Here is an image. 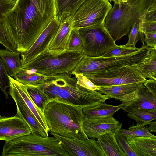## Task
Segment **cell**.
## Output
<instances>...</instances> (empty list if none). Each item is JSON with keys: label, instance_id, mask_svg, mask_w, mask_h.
<instances>
[{"label": "cell", "instance_id": "obj_6", "mask_svg": "<svg viewBox=\"0 0 156 156\" xmlns=\"http://www.w3.org/2000/svg\"><path fill=\"white\" fill-rule=\"evenodd\" d=\"M2 156H69L54 137H43L34 133L5 142Z\"/></svg>", "mask_w": 156, "mask_h": 156}, {"label": "cell", "instance_id": "obj_14", "mask_svg": "<svg viewBox=\"0 0 156 156\" xmlns=\"http://www.w3.org/2000/svg\"><path fill=\"white\" fill-rule=\"evenodd\" d=\"M9 81V93L14 100L16 106L17 112L16 115L23 119L28 124L32 133L42 136H48L26 105L12 82L10 79Z\"/></svg>", "mask_w": 156, "mask_h": 156}, {"label": "cell", "instance_id": "obj_5", "mask_svg": "<svg viewBox=\"0 0 156 156\" xmlns=\"http://www.w3.org/2000/svg\"><path fill=\"white\" fill-rule=\"evenodd\" d=\"M155 0H127L119 6L114 4L107 14L104 26L113 39L120 40L128 34L136 23L144 21L147 12Z\"/></svg>", "mask_w": 156, "mask_h": 156}, {"label": "cell", "instance_id": "obj_19", "mask_svg": "<svg viewBox=\"0 0 156 156\" xmlns=\"http://www.w3.org/2000/svg\"><path fill=\"white\" fill-rule=\"evenodd\" d=\"M72 29V17L67 18L61 21L56 35L50 43L49 49L62 51L67 49L68 40Z\"/></svg>", "mask_w": 156, "mask_h": 156}, {"label": "cell", "instance_id": "obj_30", "mask_svg": "<svg viewBox=\"0 0 156 156\" xmlns=\"http://www.w3.org/2000/svg\"><path fill=\"white\" fill-rule=\"evenodd\" d=\"M119 131L125 137L129 136H148L156 138L155 136L150 132L148 127L138 124L135 125L130 126L128 130H126L121 128Z\"/></svg>", "mask_w": 156, "mask_h": 156}, {"label": "cell", "instance_id": "obj_44", "mask_svg": "<svg viewBox=\"0 0 156 156\" xmlns=\"http://www.w3.org/2000/svg\"><path fill=\"white\" fill-rule=\"evenodd\" d=\"M14 0L15 1H16V0Z\"/></svg>", "mask_w": 156, "mask_h": 156}, {"label": "cell", "instance_id": "obj_10", "mask_svg": "<svg viewBox=\"0 0 156 156\" xmlns=\"http://www.w3.org/2000/svg\"><path fill=\"white\" fill-rule=\"evenodd\" d=\"M50 134L61 143L69 156H105L94 139L71 138L53 133Z\"/></svg>", "mask_w": 156, "mask_h": 156}, {"label": "cell", "instance_id": "obj_33", "mask_svg": "<svg viewBox=\"0 0 156 156\" xmlns=\"http://www.w3.org/2000/svg\"><path fill=\"white\" fill-rule=\"evenodd\" d=\"M115 136L119 147L126 156H137L128 143L126 137L119 130L115 133Z\"/></svg>", "mask_w": 156, "mask_h": 156}, {"label": "cell", "instance_id": "obj_2", "mask_svg": "<svg viewBox=\"0 0 156 156\" xmlns=\"http://www.w3.org/2000/svg\"><path fill=\"white\" fill-rule=\"evenodd\" d=\"M71 73L48 76L42 83L35 85L41 90L48 100L57 99L80 105L83 108L96 106L111 98L98 90H93L77 83Z\"/></svg>", "mask_w": 156, "mask_h": 156}, {"label": "cell", "instance_id": "obj_12", "mask_svg": "<svg viewBox=\"0 0 156 156\" xmlns=\"http://www.w3.org/2000/svg\"><path fill=\"white\" fill-rule=\"evenodd\" d=\"M122 126V123L111 116L96 119L84 117L83 127L88 138L94 139L108 133H115Z\"/></svg>", "mask_w": 156, "mask_h": 156}, {"label": "cell", "instance_id": "obj_27", "mask_svg": "<svg viewBox=\"0 0 156 156\" xmlns=\"http://www.w3.org/2000/svg\"><path fill=\"white\" fill-rule=\"evenodd\" d=\"M33 69L22 68L13 77L16 80L24 85H36L43 83L47 78Z\"/></svg>", "mask_w": 156, "mask_h": 156}, {"label": "cell", "instance_id": "obj_25", "mask_svg": "<svg viewBox=\"0 0 156 156\" xmlns=\"http://www.w3.org/2000/svg\"><path fill=\"white\" fill-rule=\"evenodd\" d=\"M86 0H55L56 19L60 22L72 17L80 6Z\"/></svg>", "mask_w": 156, "mask_h": 156}, {"label": "cell", "instance_id": "obj_1", "mask_svg": "<svg viewBox=\"0 0 156 156\" xmlns=\"http://www.w3.org/2000/svg\"><path fill=\"white\" fill-rule=\"evenodd\" d=\"M56 15L55 0H16L4 15L3 24L21 53L28 50Z\"/></svg>", "mask_w": 156, "mask_h": 156}, {"label": "cell", "instance_id": "obj_3", "mask_svg": "<svg viewBox=\"0 0 156 156\" xmlns=\"http://www.w3.org/2000/svg\"><path fill=\"white\" fill-rule=\"evenodd\" d=\"M83 108L63 100H48L43 113L50 133L71 138H88L83 127Z\"/></svg>", "mask_w": 156, "mask_h": 156}, {"label": "cell", "instance_id": "obj_11", "mask_svg": "<svg viewBox=\"0 0 156 156\" xmlns=\"http://www.w3.org/2000/svg\"><path fill=\"white\" fill-rule=\"evenodd\" d=\"M60 23L56 18L52 20L43 31L31 47L20 54L22 64L27 63L49 49L50 43L54 38Z\"/></svg>", "mask_w": 156, "mask_h": 156}, {"label": "cell", "instance_id": "obj_26", "mask_svg": "<svg viewBox=\"0 0 156 156\" xmlns=\"http://www.w3.org/2000/svg\"><path fill=\"white\" fill-rule=\"evenodd\" d=\"M136 68L146 78L156 80V48H151L148 55L136 66Z\"/></svg>", "mask_w": 156, "mask_h": 156}, {"label": "cell", "instance_id": "obj_8", "mask_svg": "<svg viewBox=\"0 0 156 156\" xmlns=\"http://www.w3.org/2000/svg\"><path fill=\"white\" fill-rule=\"evenodd\" d=\"M78 31L83 43L84 56H102L109 49L116 45L104 23L80 28Z\"/></svg>", "mask_w": 156, "mask_h": 156}, {"label": "cell", "instance_id": "obj_31", "mask_svg": "<svg viewBox=\"0 0 156 156\" xmlns=\"http://www.w3.org/2000/svg\"><path fill=\"white\" fill-rule=\"evenodd\" d=\"M139 48L135 47L117 45L109 49L102 56L103 57H117L123 55L135 52Z\"/></svg>", "mask_w": 156, "mask_h": 156}, {"label": "cell", "instance_id": "obj_29", "mask_svg": "<svg viewBox=\"0 0 156 156\" xmlns=\"http://www.w3.org/2000/svg\"><path fill=\"white\" fill-rule=\"evenodd\" d=\"M26 90L30 98L43 112L48 99L44 93L35 85H25Z\"/></svg>", "mask_w": 156, "mask_h": 156}, {"label": "cell", "instance_id": "obj_13", "mask_svg": "<svg viewBox=\"0 0 156 156\" xmlns=\"http://www.w3.org/2000/svg\"><path fill=\"white\" fill-rule=\"evenodd\" d=\"M138 64L126 66L119 74L112 77H86L94 84L100 87L144 83L147 79L137 69Z\"/></svg>", "mask_w": 156, "mask_h": 156}, {"label": "cell", "instance_id": "obj_21", "mask_svg": "<svg viewBox=\"0 0 156 156\" xmlns=\"http://www.w3.org/2000/svg\"><path fill=\"white\" fill-rule=\"evenodd\" d=\"M15 2L13 0H0V44L12 51H17L16 45L4 27L3 18L12 8Z\"/></svg>", "mask_w": 156, "mask_h": 156}, {"label": "cell", "instance_id": "obj_4", "mask_svg": "<svg viewBox=\"0 0 156 156\" xmlns=\"http://www.w3.org/2000/svg\"><path fill=\"white\" fill-rule=\"evenodd\" d=\"M151 48L143 42L142 47L138 51L123 55L96 57L84 56L71 74L82 73L86 77H112L119 74L124 67L142 62Z\"/></svg>", "mask_w": 156, "mask_h": 156}, {"label": "cell", "instance_id": "obj_36", "mask_svg": "<svg viewBox=\"0 0 156 156\" xmlns=\"http://www.w3.org/2000/svg\"><path fill=\"white\" fill-rule=\"evenodd\" d=\"M74 75L77 79V83L87 89L93 90H98L100 87L94 84L82 73L75 74Z\"/></svg>", "mask_w": 156, "mask_h": 156}, {"label": "cell", "instance_id": "obj_42", "mask_svg": "<svg viewBox=\"0 0 156 156\" xmlns=\"http://www.w3.org/2000/svg\"><path fill=\"white\" fill-rule=\"evenodd\" d=\"M127 0H112L113 1L114 4H117L118 6H119L123 2H126Z\"/></svg>", "mask_w": 156, "mask_h": 156}, {"label": "cell", "instance_id": "obj_16", "mask_svg": "<svg viewBox=\"0 0 156 156\" xmlns=\"http://www.w3.org/2000/svg\"><path fill=\"white\" fill-rule=\"evenodd\" d=\"M143 83L137 84L136 97L129 103L123 104L122 109L127 112L135 110H156V96L150 92Z\"/></svg>", "mask_w": 156, "mask_h": 156}, {"label": "cell", "instance_id": "obj_34", "mask_svg": "<svg viewBox=\"0 0 156 156\" xmlns=\"http://www.w3.org/2000/svg\"><path fill=\"white\" fill-rule=\"evenodd\" d=\"M9 84L8 75L0 57V89L4 93L6 100L9 98L7 89L9 87Z\"/></svg>", "mask_w": 156, "mask_h": 156}, {"label": "cell", "instance_id": "obj_35", "mask_svg": "<svg viewBox=\"0 0 156 156\" xmlns=\"http://www.w3.org/2000/svg\"><path fill=\"white\" fill-rule=\"evenodd\" d=\"M139 23L136 22L132 27L128 34V40L125 45L126 46L135 47L138 41L140 39L141 36L144 35L139 31Z\"/></svg>", "mask_w": 156, "mask_h": 156}, {"label": "cell", "instance_id": "obj_37", "mask_svg": "<svg viewBox=\"0 0 156 156\" xmlns=\"http://www.w3.org/2000/svg\"><path fill=\"white\" fill-rule=\"evenodd\" d=\"M139 29L144 34L146 32L156 33V22H140L139 23Z\"/></svg>", "mask_w": 156, "mask_h": 156}, {"label": "cell", "instance_id": "obj_7", "mask_svg": "<svg viewBox=\"0 0 156 156\" xmlns=\"http://www.w3.org/2000/svg\"><path fill=\"white\" fill-rule=\"evenodd\" d=\"M84 56L83 51L48 49L22 66L47 76L71 73Z\"/></svg>", "mask_w": 156, "mask_h": 156}, {"label": "cell", "instance_id": "obj_38", "mask_svg": "<svg viewBox=\"0 0 156 156\" xmlns=\"http://www.w3.org/2000/svg\"><path fill=\"white\" fill-rule=\"evenodd\" d=\"M144 34L145 37L144 41L146 45L151 48H156V33L146 32Z\"/></svg>", "mask_w": 156, "mask_h": 156}, {"label": "cell", "instance_id": "obj_22", "mask_svg": "<svg viewBox=\"0 0 156 156\" xmlns=\"http://www.w3.org/2000/svg\"><path fill=\"white\" fill-rule=\"evenodd\" d=\"M20 54L17 51L0 49V57L8 74L11 77H13L22 68Z\"/></svg>", "mask_w": 156, "mask_h": 156}, {"label": "cell", "instance_id": "obj_28", "mask_svg": "<svg viewBox=\"0 0 156 156\" xmlns=\"http://www.w3.org/2000/svg\"><path fill=\"white\" fill-rule=\"evenodd\" d=\"M127 116L136 121L137 124L145 126L156 119V110H135L128 112Z\"/></svg>", "mask_w": 156, "mask_h": 156}, {"label": "cell", "instance_id": "obj_23", "mask_svg": "<svg viewBox=\"0 0 156 156\" xmlns=\"http://www.w3.org/2000/svg\"><path fill=\"white\" fill-rule=\"evenodd\" d=\"M123 107L122 103L114 106L104 102L93 107L83 108V112L84 117L88 119H96L113 116L116 112Z\"/></svg>", "mask_w": 156, "mask_h": 156}, {"label": "cell", "instance_id": "obj_9", "mask_svg": "<svg viewBox=\"0 0 156 156\" xmlns=\"http://www.w3.org/2000/svg\"><path fill=\"white\" fill-rule=\"evenodd\" d=\"M112 8L108 0H86L72 17L73 29L104 23Z\"/></svg>", "mask_w": 156, "mask_h": 156}, {"label": "cell", "instance_id": "obj_15", "mask_svg": "<svg viewBox=\"0 0 156 156\" xmlns=\"http://www.w3.org/2000/svg\"><path fill=\"white\" fill-rule=\"evenodd\" d=\"M31 133L30 126L21 118L16 115L7 117L0 115V140L7 142Z\"/></svg>", "mask_w": 156, "mask_h": 156}, {"label": "cell", "instance_id": "obj_43", "mask_svg": "<svg viewBox=\"0 0 156 156\" xmlns=\"http://www.w3.org/2000/svg\"><path fill=\"white\" fill-rule=\"evenodd\" d=\"M110 2H111L112 1V0H108Z\"/></svg>", "mask_w": 156, "mask_h": 156}, {"label": "cell", "instance_id": "obj_18", "mask_svg": "<svg viewBox=\"0 0 156 156\" xmlns=\"http://www.w3.org/2000/svg\"><path fill=\"white\" fill-rule=\"evenodd\" d=\"M126 138L137 156H156V138L134 136Z\"/></svg>", "mask_w": 156, "mask_h": 156}, {"label": "cell", "instance_id": "obj_17", "mask_svg": "<svg viewBox=\"0 0 156 156\" xmlns=\"http://www.w3.org/2000/svg\"><path fill=\"white\" fill-rule=\"evenodd\" d=\"M137 83L100 87L98 90L102 93L120 100L123 104L133 100L136 97Z\"/></svg>", "mask_w": 156, "mask_h": 156}, {"label": "cell", "instance_id": "obj_32", "mask_svg": "<svg viewBox=\"0 0 156 156\" xmlns=\"http://www.w3.org/2000/svg\"><path fill=\"white\" fill-rule=\"evenodd\" d=\"M67 49L79 51H83V43L78 29L73 28L68 41Z\"/></svg>", "mask_w": 156, "mask_h": 156}, {"label": "cell", "instance_id": "obj_40", "mask_svg": "<svg viewBox=\"0 0 156 156\" xmlns=\"http://www.w3.org/2000/svg\"><path fill=\"white\" fill-rule=\"evenodd\" d=\"M143 84L150 92L156 96V80L151 79L146 80Z\"/></svg>", "mask_w": 156, "mask_h": 156}, {"label": "cell", "instance_id": "obj_39", "mask_svg": "<svg viewBox=\"0 0 156 156\" xmlns=\"http://www.w3.org/2000/svg\"><path fill=\"white\" fill-rule=\"evenodd\" d=\"M145 21L156 22V0L151 5L146 16Z\"/></svg>", "mask_w": 156, "mask_h": 156}, {"label": "cell", "instance_id": "obj_41", "mask_svg": "<svg viewBox=\"0 0 156 156\" xmlns=\"http://www.w3.org/2000/svg\"><path fill=\"white\" fill-rule=\"evenodd\" d=\"M149 125V126L148 128L149 131L151 132L156 133V121H155L153 122H151Z\"/></svg>", "mask_w": 156, "mask_h": 156}, {"label": "cell", "instance_id": "obj_20", "mask_svg": "<svg viewBox=\"0 0 156 156\" xmlns=\"http://www.w3.org/2000/svg\"><path fill=\"white\" fill-rule=\"evenodd\" d=\"M8 77L9 79L13 83L27 105L34 114L46 134L48 136L49 129L43 113L37 106L30 98L26 90L25 85L19 83L13 77L10 76L9 75Z\"/></svg>", "mask_w": 156, "mask_h": 156}, {"label": "cell", "instance_id": "obj_24", "mask_svg": "<svg viewBox=\"0 0 156 156\" xmlns=\"http://www.w3.org/2000/svg\"><path fill=\"white\" fill-rule=\"evenodd\" d=\"M97 141L105 156H126L119 147L115 133L106 134L98 138Z\"/></svg>", "mask_w": 156, "mask_h": 156}]
</instances>
